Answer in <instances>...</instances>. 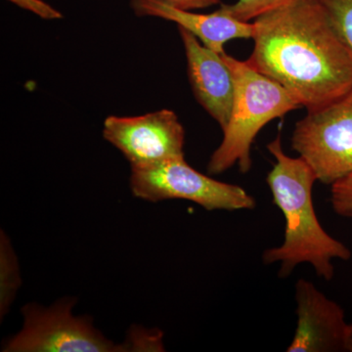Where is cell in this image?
I'll return each mask as SVG.
<instances>
[{"label":"cell","instance_id":"3","mask_svg":"<svg viewBox=\"0 0 352 352\" xmlns=\"http://www.w3.org/2000/svg\"><path fill=\"white\" fill-rule=\"evenodd\" d=\"M224 61L232 71L235 92L232 110L223 138L208 164L210 175H220L238 164L242 173L252 168L251 148L254 139L268 122L302 108L288 90L224 52Z\"/></svg>","mask_w":352,"mask_h":352},{"label":"cell","instance_id":"14","mask_svg":"<svg viewBox=\"0 0 352 352\" xmlns=\"http://www.w3.org/2000/svg\"><path fill=\"white\" fill-rule=\"evenodd\" d=\"M331 204L336 214L352 219V173L333 183L331 188Z\"/></svg>","mask_w":352,"mask_h":352},{"label":"cell","instance_id":"8","mask_svg":"<svg viewBox=\"0 0 352 352\" xmlns=\"http://www.w3.org/2000/svg\"><path fill=\"white\" fill-rule=\"evenodd\" d=\"M298 326L288 352L344 351V311L314 283L300 279L296 284Z\"/></svg>","mask_w":352,"mask_h":352},{"label":"cell","instance_id":"7","mask_svg":"<svg viewBox=\"0 0 352 352\" xmlns=\"http://www.w3.org/2000/svg\"><path fill=\"white\" fill-rule=\"evenodd\" d=\"M103 138L124 155L131 168L185 157L184 127L168 109L134 117L110 116L104 120Z\"/></svg>","mask_w":352,"mask_h":352},{"label":"cell","instance_id":"15","mask_svg":"<svg viewBox=\"0 0 352 352\" xmlns=\"http://www.w3.org/2000/svg\"><path fill=\"white\" fill-rule=\"evenodd\" d=\"M20 8L36 14V16L44 20H59L63 18V15L54 7L46 3L43 0H8Z\"/></svg>","mask_w":352,"mask_h":352},{"label":"cell","instance_id":"6","mask_svg":"<svg viewBox=\"0 0 352 352\" xmlns=\"http://www.w3.org/2000/svg\"><path fill=\"white\" fill-rule=\"evenodd\" d=\"M75 300H60L50 307L23 308L24 326L2 347L6 352H116L131 351L104 337L88 317L74 316Z\"/></svg>","mask_w":352,"mask_h":352},{"label":"cell","instance_id":"2","mask_svg":"<svg viewBox=\"0 0 352 352\" xmlns=\"http://www.w3.org/2000/svg\"><path fill=\"white\" fill-rule=\"evenodd\" d=\"M275 163L266 182L273 201L286 219L283 244L263 254L265 264L281 263L280 278H288L298 264L314 266L317 276L331 281L335 275L333 259L349 261L351 252L346 245L326 232L315 212L312 188L317 182L311 166L302 157L285 154L281 134L267 144Z\"/></svg>","mask_w":352,"mask_h":352},{"label":"cell","instance_id":"16","mask_svg":"<svg viewBox=\"0 0 352 352\" xmlns=\"http://www.w3.org/2000/svg\"><path fill=\"white\" fill-rule=\"evenodd\" d=\"M159 1L179 10L194 11L217 6L221 0H159Z\"/></svg>","mask_w":352,"mask_h":352},{"label":"cell","instance_id":"12","mask_svg":"<svg viewBox=\"0 0 352 352\" xmlns=\"http://www.w3.org/2000/svg\"><path fill=\"white\" fill-rule=\"evenodd\" d=\"M292 0H237L235 3L222 4L220 10L243 22H252L263 14L283 6Z\"/></svg>","mask_w":352,"mask_h":352},{"label":"cell","instance_id":"9","mask_svg":"<svg viewBox=\"0 0 352 352\" xmlns=\"http://www.w3.org/2000/svg\"><path fill=\"white\" fill-rule=\"evenodd\" d=\"M177 29L195 98L224 131L230 119L235 92L232 71L222 54L206 47L193 34L183 28Z\"/></svg>","mask_w":352,"mask_h":352},{"label":"cell","instance_id":"5","mask_svg":"<svg viewBox=\"0 0 352 352\" xmlns=\"http://www.w3.org/2000/svg\"><path fill=\"white\" fill-rule=\"evenodd\" d=\"M292 148L332 185L352 173V87L323 107L307 111L296 122Z\"/></svg>","mask_w":352,"mask_h":352},{"label":"cell","instance_id":"13","mask_svg":"<svg viewBox=\"0 0 352 352\" xmlns=\"http://www.w3.org/2000/svg\"><path fill=\"white\" fill-rule=\"evenodd\" d=\"M352 52V0H318Z\"/></svg>","mask_w":352,"mask_h":352},{"label":"cell","instance_id":"11","mask_svg":"<svg viewBox=\"0 0 352 352\" xmlns=\"http://www.w3.org/2000/svg\"><path fill=\"white\" fill-rule=\"evenodd\" d=\"M21 286L19 263L10 240L1 231L0 236V317L10 309Z\"/></svg>","mask_w":352,"mask_h":352},{"label":"cell","instance_id":"10","mask_svg":"<svg viewBox=\"0 0 352 352\" xmlns=\"http://www.w3.org/2000/svg\"><path fill=\"white\" fill-rule=\"evenodd\" d=\"M136 15L157 17L175 23L193 34L206 47L223 54L224 46L233 39L252 38L254 36L252 22H243L217 9L210 14L179 10L159 0H131Z\"/></svg>","mask_w":352,"mask_h":352},{"label":"cell","instance_id":"1","mask_svg":"<svg viewBox=\"0 0 352 352\" xmlns=\"http://www.w3.org/2000/svg\"><path fill=\"white\" fill-rule=\"evenodd\" d=\"M248 63L280 83L307 111L352 87V52L318 0H292L259 16Z\"/></svg>","mask_w":352,"mask_h":352},{"label":"cell","instance_id":"4","mask_svg":"<svg viewBox=\"0 0 352 352\" xmlns=\"http://www.w3.org/2000/svg\"><path fill=\"white\" fill-rule=\"evenodd\" d=\"M129 186L141 200H186L207 210H254L256 199L242 187L219 182L176 157L156 166L131 168Z\"/></svg>","mask_w":352,"mask_h":352}]
</instances>
